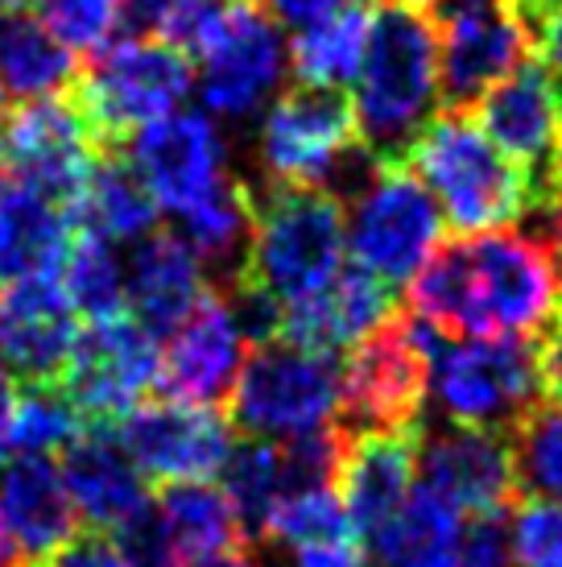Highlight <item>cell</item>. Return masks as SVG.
Masks as SVG:
<instances>
[{
    "instance_id": "d6986e66",
    "label": "cell",
    "mask_w": 562,
    "mask_h": 567,
    "mask_svg": "<svg viewBox=\"0 0 562 567\" xmlns=\"http://www.w3.org/2000/svg\"><path fill=\"white\" fill-rule=\"evenodd\" d=\"M244 331L236 323L228 295L223 290H204L178 328L170 331L166 348H157L154 385L162 398L190 402V406H216L228 398L240 361H244Z\"/></svg>"
},
{
    "instance_id": "ba28073f",
    "label": "cell",
    "mask_w": 562,
    "mask_h": 567,
    "mask_svg": "<svg viewBox=\"0 0 562 567\" xmlns=\"http://www.w3.org/2000/svg\"><path fill=\"white\" fill-rule=\"evenodd\" d=\"M443 212L406 162H381L347 212V257L385 286L414 282L443 245Z\"/></svg>"
},
{
    "instance_id": "f1b7e54d",
    "label": "cell",
    "mask_w": 562,
    "mask_h": 567,
    "mask_svg": "<svg viewBox=\"0 0 562 567\" xmlns=\"http://www.w3.org/2000/svg\"><path fill=\"white\" fill-rule=\"evenodd\" d=\"M75 228L95 233L104 240H128L137 245L140 237L157 233V204L149 187L137 178V171L121 158V150L100 154V162L92 166L87 183L79 190V199L71 204Z\"/></svg>"
},
{
    "instance_id": "bcb514c9",
    "label": "cell",
    "mask_w": 562,
    "mask_h": 567,
    "mask_svg": "<svg viewBox=\"0 0 562 567\" xmlns=\"http://www.w3.org/2000/svg\"><path fill=\"white\" fill-rule=\"evenodd\" d=\"M187 567H257L249 547H228V551H211L199 559H187Z\"/></svg>"
},
{
    "instance_id": "6da1fadb",
    "label": "cell",
    "mask_w": 562,
    "mask_h": 567,
    "mask_svg": "<svg viewBox=\"0 0 562 567\" xmlns=\"http://www.w3.org/2000/svg\"><path fill=\"white\" fill-rule=\"evenodd\" d=\"M414 316L443 336L530 340L562 311L559 257L538 233L455 237L409 282Z\"/></svg>"
},
{
    "instance_id": "816d5d0a",
    "label": "cell",
    "mask_w": 562,
    "mask_h": 567,
    "mask_svg": "<svg viewBox=\"0 0 562 567\" xmlns=\"http://www.w3.org/2000/svg\"><path fill=\"white\" fill-rule=\"evenodd\" d=\"M554 257H559V274H562V240L554 245Z\"/></svg>"
},
{
    "instance_id": "4dcf8cb0",
    "label": "cell",
    "mask_w": 562,
    "mask_h": 567,
    "mask_svg": "<svg viewBox=\"0 0 562 567\" xmlns=\"http://www.w3.org/2000/svg\"><path fill=\"white\" fill-rule=\"evenodd\" d=\"M368 30H373V13L352 0L340 13L314 21L306 30L294 33L290 42V71L302 87H344L356 80L360 63H364V47H368Z\"/></svg>"
},
{
    "instance_id": "cb8c5ba5",
    "label": "cell",
    "mask_w": 562,
    "mask_h": 567,
    "mask_svg": "<svg viewBox=\"0 0 562 567\" xmlns=\"http://www.w3.org/2000/svg\"><path fill=\"white\" fill-rule=\"evenodd\" d=\"M207 290V266L178 233H149L133 245L125 269V307L154 336H170Z\"/></svg>"
},
{
    "instance_id": "52a82bcc",
    "label": "cell",
    "mask_w": 562,
    "mask_h": 567,
    "mask_svg": "<svg viewBox=\"0 0 562 567\" xmlns=\"http://www.w3.org/2000/svg\"><path fill=\"white\" fill-rule=\"evenodd\" d=\"M228 394V423L252 440L311 435L340 419V361L335 352L273 336L249 348Z\"/></svg>"
},
{
    "instance_id": "7bdbcfd3",
    "label": "cell",
    "mask_w": 562,
    "mask_h": 567,
    "mask_svg": "<svg viewBox=\"0 0 562 567\" xmlns=\"http://www.w3.org/2000/svg\"><path fill=\"white\" fill-rule=\"evenodd\" d=\"M538 63L562 83V0H525Z\"/></svg>"
},
{
    "instance_id": "8992f818",
    "label": "cell",
    "mask_w": 562,
    "mask_h": 567,
    "mask_svg": "<svg viewBox=\"0 0 562 567\" xmlns=\"http://www.w3.org/2000/svg\"><path fill=\"white\" fill-rule=\"evenodd\" d=\"M190 87L195 66L183 50L154 33H133L95 50L92 66L75 80V104L100 150L112 154L133 133L183 109Z\"/></svg>"
},
{
    "instance_id": "603a6c76",
    "label": "cell",
    "mask_w": 562,
    "mask_h": 567,
    "mask_svg": "<svg viewBox=\"0 0 562 567\" xmlns=\"http://www.w3.org/2000/svg\"><path fill=\"white\" fill-rule=\"evenodd\" d=\"M397 311V290L381 278L364 274L360 266H344L327 286L314 295L281 307V340L319 348V352H340L352 348L360 336L381 328Z\"/></svg>"
},
{
    "instance_id": "9c48e42d",
    "label": "cell",
    "mask_w": 562,
    "mask_h": 567,
    "mask_svg": "<svg viewBox=\"0 0 562 567\" xmlns=\"http://www.w3.org/2000/svg\"><path fill=\"white\" fill-rule=\"evenodd\" d=\"M443 104L464 112L488 87L530 63L533 30L525 0H435Z\"/></svg>"
},
{
    "instance_id": "44dd1931",
    "label": "cell",
    "mask_w": 562,
    "mask_h": 567,
    "mask_svg": "<svg viewBox=\"0 0 562 567\" xmlns=\"http://www.w3.org/2000/svg\"><path fill=\"white\" fill-rule=\"evenodd\" d=\"M418 440L422 426L418 431H364V435L344 431L335 497L360 538H373L409 497L418 476Z\"/></svg>"
},
{
    "instance_id": "9a60e30c",
    "label": "cell",
    "mask_w": 562,
    "mask_h": 567,
    "mask_svg": "<svg viewBox=\"0 0 562 567\" xmlns=\"http://www.w3.org/2000/svg\"><path fill=\"white\" fill-rule=\"evenodd\" d=\"M4 162L13 178L42 190L59 204H75L92 166L100 162V142L92 125L83 121L75 95H42L25 100L4 125Z\"/></svg>"
},
{
    "instance_id": "f35d334b",
    "label": "cell",
    "mask_w": 562,
    "mask_h": 567,
    "mask_svg": "<svg viewBox=\"0 0 562 567\" xmlns=\"http://www.w3.org/2000/svg\"><path fill=\"white\" fill-rule=\"evenodd\" d=\"M116 543V551L125 555L128 567H187L183 551L174 547L170 530L162 526V518L154 514V505L133 518L128 526H121L116 535H108Z\"/></svg>"
},
{
    "instance_id": "db71d44e",
    "label": "cell",
    "mask_w": 562,
    "mask_h": 567,
    "mask_svg": "<svg viewBox=\"0 0 562 567\" xmlns=\"http://www.w3.org/2000/svg\"><path fill=\"white\" fill-rule=\"evenodd\" d=\"M0 104H4V92H0Z\"/></svg>"
},
{
    "instance_id": "3957f363",
    "label": "cell",
    "mask_w": 562,
    "mask_h": 567,
    "mask_svg": "<svg viewBox=\"0 0 562 567\" xmlns=\"http://www.w3.org/2000/svg\"><path fill=\"white\" fill-rule=\"evenodd\" d=\"M347 257V207L327 187H278L252 204V233L232 282L285 307L327 286Z\"/></svg>"
},
{
    "instance_id": "f546056e",
    "label": "cell",
    "mask_w": 562,
    "mask_h": 567,
    "mask_svg": "<svg viewBox=\"0 0 562 567\" xmlns=\"http://www.w3.org/2000/svg\"><path fill=\"white\" fill-rule=\"evenodd\" d=\"M154 514L170 530L174 547L183 551V559H199V555L228 551V547H244L249 543L232 497L219 485H211V481L166 485L157 493Z\"/></svg>"
},
{
    "instance_id": "4316f807",
    "label": "cell",
    "mask_w": 562,
    "mask_h": 567,
    "mask_svg": "<svg viewBox=\"0 0 562 567\" xmlns=\"http://www.w3.org/2000/svg\"><path fill=\"white\" fill-rule=\"evenodd\" d=\"M79 80L75 50L33 13H0V92L9 100H42Z\"/></svg>"
},
{
    "instance_id": "f907efd6",
    "label": "cell",
    "mask_w": 562,
    "mask_h": 567,
    "mask_svg": "<svg viewBox=\"0 0 562 567\" xmlns=\"http://www.w3.org/2000/svg\"><path fill=\"white\" fill-rule=\"evenodd\" d=\"M385 4H414V9H422V4H435V0H385Z\"/></svg>"
},
{
    "instance_id": "d590c367",
    "label": "cell",
    "mask_w": 562,
    "mask_h": 567,
    "mask_svg": "<svg viewBox=\"0 0 562 567\" xmlns=\"http://www.w3.org/2000/svg\"><path fill=\"white\" fill-rule=\"evenodd\" d=\"M509 440L517 488H525L530 497H562V402H538Z\"/></svg>"
},
{
    "instance_id": "b9f144b4",
    "label": "cell",
    "mask_w": 562,
    "mask_h": 567,
    "mask_svg": "<svg viewBox=\"0 0 562 567\" xmlns=\"http://www.w3.org/2000/svg\"><path fill=\"white\" fill-rule=\"evenodd\" d=\"M290 564L294 567H373V559H368L356 530H344V535L314 538V543L290 547Z\"/></svg>"
},
{
    "instance_id": "5bb4252c",
    "label": "cell",
    "mask_w": 562,
    "mask_h": 567,
    "mask_svg": "<svg viewBox=\"0 0 562 567\" xmlns=\"http://www.w3.org/2000/svg\"><path fill=\"white\" fill-rule=\"evenodd\" d=\"M116 440L145 481L178 485V481L219 476L236 435L232 423L211 406L154 398V402H137L116 423Z\"/></svg>"
},
{
    "instance_id": "e0dca14e",
    "label": "cell",
    "mask_w": 562,
    "mask_h": 567,
    "mask_svg": "<svg viewBox=\"0 0 562 567\" xmlns=\"http://www.w3.org/2000/svg\"><path fill=\"white\" fill-rule=\"evenodd\" d=\"M128 166L149 187L157 212L183 216L228 178V145L204 112H170L133 133Z\"/></svg>"
},
{
    "instance_id": "836d02e7",
    "label": "cell",
    "mask_w": 562,
    "mask_h": 567,
    "mask_svg": "<svg viewBox=\"0 0 562 567\" xmlns=\"http://www.w3.org/2000/svg\"><path fill=\"white\" fill-rule=\"evenodd\" d=\"M219 476H223V493L232 497L236 514H240L244 535L261 538L266 535V522L273 518V509L290 497L278 440H252V435H244V443H232Z\"/></svg>"
},
{
    "instance_id": "c3c4849f",
    "label": "cell",
    "mask_w": 562,
    "mask_h": 567,
    "mask_svg": "<svg viewBox=\"0 0 562 567\" xmlns=\"http://www.w3.org/2000/svg\"><path fill=\"white\" fill-rule=\"evenodd\" d=\"M17 564V547L13 538H9V530H4V522H0V567H13Z\"/></svg>"
},
{
    "instance_id": "7402d4cb",
    "label": "cell",
    "mask_w": 562,
    "mask_h": 567,
    "mask_svg": "<svg viewBox=\"0 0 562 567\" xmlns=\"http://www.w3.org/2000/svg\"><path fill=\"white\" fill-rule=\"evenodd\" d=\"M59 473L75 502V514L100 535H116L121 526H128L154 505L145 476L125 456L112 426H83L63 447Z\"/></svg>"
},
{
    "instance_id": "4fadbf2b",
    "label": "cell",
    "mask_w": 562,
    "mask_h": 567,
    "mask_svg": "<svg viewBox=\"0 0 562 567\" xmlns=\"http://www.w3.org/2000/svg\"><path fill=\"white\" fill-rule=\"evenodd\" d=\"M157 336L128 316L87 319L59 390L87 426H116L154 385Z\"/></svg>"
},
{
    "instance_id": "74e56055",
    "label": "cell",
    "mask_w": 562,
    "mask_h": 567,
    "mask_svg": "<svg viewBox=\"0 0 562 567\" xmlns=\"http://www.w3.org/2000/svg\"><path fill=\"white\" fill-rule=\"evenodd\" d=\"M517 567H562V497H530L509 526Z\"/></svg>"
},
{
    "instance_id": "8d00e7d4",
    "label": "cell",
    "mask_w": 562,
    "mask_h": 567,
    "mask_svg": "<svg viewBox=\"0 0 562 567\" xmlns=\"http://www.w3.org/2000/svg\"><path fill=\"white\" fill-rule=\"evenodd\" d=\"M128 4L133 0H38V17L71 50H100L128 21Z\"/></svg>"
},
{
    "instance_id": "ab89813d",
    "label": "cell",
    "mask_w": 562,
    "mask_h": 567,
    "mask_svg": "<svg viewBox=\"0 0 562 567\" xmlns=\"http://www.w3.org/2000/svg\"><path fill=\"white\" fill-rule=\"evenodd\" d=\"M455 567H517L504 514H488L464 526V547H459Z\"/></svg>"
},
{
    "instance_id": "ee69618b",
    "label": "cell",
    "mask_w": 562,
    "mask_h": 567,
    "mask_svg": "<svg viewBox=\"0 0 562 567\" xmlns=\"http://www.w3.org/2000/svg\"><path fill=\"white\" fill-rule=\"evenodd\" d=\"M533 373H538V390H542L550 402H562V311L538 331Z\"/></svg>"
},
{
    "instance_id": "484cf974",
    "label": "cell",
    "mask_w": 562,
    "mask_h": 567,
    "mask_svg": "<svg viewBox=\"0 0 562 567\" xmlns=\"http://www.w3.org/2000/svg\"><path fill=\"white\" fill-rule=\"evenodd\" d=\"M75 240L71 207L25 183H0V282L59 274Z\"/></svg>"
},
{
    "instance_id": "2e32d148",
    "label": "cell",
    "mask_w": 562,
    "mask_h": 567,
    "mask_svg": "<svg viewBox=\"0 0 562 567\" xmlns=\"http://www.w3.org/2000/svg\"><path fill=\"white\" fill-rule=\"evenodd\" d=\"M285 75V47L278 21L257 0H236L228 25L199 54V95L207 112L249 121L266 109Z\"/></svg>"
},
{
    "instance_id": "30bf717a",
    "label": "cell",
    "mask_w": 562,
    "mask_h": 567,
    "mask_svg": "<svg viewBox=\"0 0 562 567\" xmlns=\"http://www.w3.org/2000/svg\"><path fill=\"white\" fill-rule=\"evenodd\" d=\"M426 406V352L409 319L389 316L360 336L340 364V426L364 431H418Z\"/></svg>"
},
{
    "instance_id": "7c38bea8",
    "label": "cell",
    "mask_w": 562,
    "mask_h": 567,
    "mask_svg": "<svg viewBox=\"0 0 562 567\" xmlns=\"http://www.w3.org/2000/svg\"><path fill=\"white\" fill-rule=\"evenodd\" d=\"M352 100L340 87H290L261 121L257 158L278 187H327L331 171L356 150Z\"/></svg>"
},
{
    "instance_id": "60d3db41",
    "label": "cell",
    "mask_w": 562,
    "mask_h": 567,
    "mask_svg": "<svg viewBox=\"0 0 562 567\" xmlns=\"http://www.w3.org/2000/svg\"><path fill=\"white\" fill-rule=\"evenodd\" d=\"M25 567H128V564H125V555L116 551V543H112L108 535L92 530V535L66 538L63 547H54V551L42 555V559H30Z\"/></svg>"
},
{
    "instance_id": "8fae6325",
    "label": "cell",
    "mask_w": 562,
    "mask_h": 567,
    "mask_svg": "<svg viewBox=\"0 0 562 567\" xmlns=\"http://www.w3.org/2000/svg\"><path fill=\"white\" fill-rule=\"evenodd\" d=\"M476 125L530 178V212L562 195V83L542 63H521L476 100ZM525 212V216H530Z\"/></svg>"
},
{
    "instance_id": "681fc988",
    "label": "cell",
    "mask_w": 562,
    "mask_h": 567,
    "mask_svg": "<svg viewBox=\"0 0 562 567\" xmlns=\"http://www.w3.org/2000/svg\"><path fill=\"white\" fill-rule=\"evenodd\" d=\"M25 0H0V13H13V9H21Z\"/></svg>"
},
{
    "instance_id": "ac0fdd59",
    "label": "cell",
    "mask_w": 562,
    "mask_h": 567,
    "mask_svg": "<svg viewBox=\"0 0 562 567\" xmlns=\"http://www.w3.org/2000/svg\"><path fill=\"white\" fill-rule=\"evenodd\" d=\"M418 473L430 493H438L443 502L471 518L504 514L521 493L513 440L509 431H488V426L447 423L435 435H422Z\"/></svg>"
},
{
    "instance_id": "7dc6e473",
    "label": "cell",
    "mask_w": 562,
    "mask_h": 567,
    "mask_svg": "<svg viewBox=\"0 0 562 567\" xmlns=\"http://www.w3.org/2000/svg\"><path fill=\"white\" fill-rule=\"evenodd\" d=\"M13 394H17V381H13V373L4 369V361H0V423H4V414L13 406Z\"/></svg>"
},
{
    "instance_id": "f6af8a7d",
    "label": "cell",
    "mask_w": 562,
    "mask_h": 567,
    "mask_svg": "<svg viewBox=\"0 0 562 567\" xmlns=\"http://www.w3.org/2000/svg\"><path fill=\"white\" fill-rule=\"evenodd\" d=\"M257 4H261L278 25L306 30V25H314V21H323V17L347 9L352 0H257Z\"/></svg>"
},
{
    "instance_id": "277c9868",
    "label": "cell",
    "mask_w": 562,
    "mask_h": 567,
    "mask_svg": "<svg viewBox=\"0 0 562 567\" xmlns=\"http://www.w3.org/2000/svg\"><path fill=\"white\" fill-rule=\"evenodd\" d=\"M402 162L435 195L443 220L459 237L513 228L530 212V178L464 112L435 116Z\"/></svg>"
},
{
    "instance_id": "d4e9b609",
    "label": "cell",
    "mask_w": 562,
    "mask_h": 567,
    "mask_svg": "<svg viewBox=\"0 0 562 567\" xmlns=\"http://www.w3.org/2000/svg\"><path fill=\"white\" fill-rule=\"evenodd\" d=\"M0 522L17 551L25 555V564L79 535L75 502L54 460L17 456L0 464Z\"/></svg>"
},
{
    "instance_id": "ffe728a7",
    "label": "cell",
    "mask_w": 562,
    "mask_h": 567,
    "mask_svg": "<svg viewBox=\"0 0 562 567\" xmlns=\"http://www.w3.org/2000/svg\"><path fill=\"white\" fill-rule=\"evenodd\" d=\"M79 340V311L59 274L13 282L0 299V361L17 385H59Z\"/></svg>"
},
{
    "instance_id": "7a4b0ae2",
    "label": "cell",
    "mask_w": 562,
    "mask_h": 567,
    "mask_svg": "<svg viewBox=\"0 0 562 567\" xmlns=\"http://www.w3.org/2000/svg\"><path fill=\"white\" fill-rule=\"evenodd\" d=\"M352 87L360 145L376 162H402L443 104L438 83V33L426 9L385 4L373 13L364 63Z\"/></svg>"
},
{
    "instance_id": "d6a6232c",
    "label": "cell",
    "mask_w": 562,
    "mask_h": 567,
    "mask_svg": "<svg viewBox=\"0 0 562 567\" xmlns=\"http://www.w3.org/2000/svg\"><path fill=\"white\" fill-rule=\"evenodd\" d=\"M79 410L59 385H17L13 406L0 423V464L17 456H50L83 431Z\"/></svg>"
},
{
    "instance_id": "e575fe53",
    "label": "cell",
    "mask_w": 562,
    "mask_h": 567,
    "mask_svg": "<svg viewBox=\"0 0 562 567\" xmlns=\"http://www.w3.org/2000/svg\"><path fill=\"white\" fill-rule=\"evenodd\" d=\"M59 282H63L79 319H108L128 311L125 261L116 257L112 240L95 237V233L75 228V240H71L63 266H59Z\"/></svg>"
},
{
    "instance_id": "5b68a950",
    "label": "cell",
    "mask_w": 562,
    "mask_h": 567,
    "mask_svg": "<svg viewBox=\"0 0 562 567\" xmlns=\"http://www.w3.org/2000/svg\"><path fill=\"white\" fill-rule=\"evenodd\" d=\"M426 352V398H435L447 423L513 431L538 406L533 348L509 336H443L409 316Z\"/></svg>"
},
{
    "instance_id": "1f68e13d",
    "label": "cell",
    "mask_w": 562,
    "mask_h": 567,
    "mask_svg": "<svg viewBox=\"0 0 562 567\" xmlns=\"http://www.w3.org/2000/svg\"><path fill=\"white\" fill-rule=\"evenodd\" d=\"M252 204H257V195H252L249 183L228 174L207 199H199V204L178 216V224H183L178 237L187 240L204 266L219 269L228 282L236 278V269L244 261V249H249Z\"/></svg>"
},
{
    "instance_id": "83f0119b",
    "label": "cell",
    "mask_w": 562,
    "mask_h": 567,
    "mask_svg": "<svg viewBox=\"0 0 562 567\" xmlns=\"http://www.w3.org/2000/svg\"><path fill=\"white\" fill-rule=\"evenodd\" d=\"M368 543L381 567H455L464 547V514L418 485Z\"/></svg>"
},
{
    "instance_id": "f5cc1de1",
    "label": "cell",
    "mask_w": 562,
    "mask_h": 567,
    "mask_svg": "<svg viewBox=\"0 0 562 567\" xmlns=\"http://www.w3.org/2000/svg\"><path fill=\"white\" fill-rule=\"evenodd\" d=\"M0 171H4V142H0Z\"/></svg>"
}]
</instances>
